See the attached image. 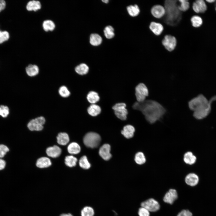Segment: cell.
Listing matches in <instances>:
<instances>
[{
  "mask_svg": "<svg viewBox=\"0 0 216 216\" xmlns=\"http://www.w3.org/2000/svg\"><path fill=\"white\" fill-rule=\"evenodd\" d=\"M46 120L43 116H40L31 120L27 124V127L31 131H40L43 128Z\"/></svg>",
  "mask_w": 216,
  "mask_h": 216,
  "instance_id": "cell-6",
  "label": "cell"
},
{
  "mask_svg": "<svg viewBox=\"0 0 216 216\" xmlns=\"http://www.w3.org/2000/svg\"><path fill=\"white\" fill-rule=\"evenodd\" d=\"M59 216H73V215L70 213L65 214L63 213L61 214Z\"/></svg>",
  "mask_w": 216,
  "mask_h": 216,
  "instance_id": "cell-44",
  "label": "cell"
},
{
  "mask_svg": "<svg viewBox=\"0 0 216 216\" xmlns=\"http://www.w3.org/2000/svg\"><path fill=\"white\" fill-rule=\"evenodd\" d=\"M179 4L178 8L179 10L182 12L187 11L190 8L189 0H178Z\"/></svg>",
  "mask_w": 216,
  "mask_h": 216,
  "instance_id": "cell-30",
  "label": "cell"
},
{
  "mask_svg": "<svg viewBox=\"0 0 216 216\" xmlns=\"http://www.w3.org/2000/svg\"><path fill=\"white\" fill-rule=\"evenodd\" d=\"M58 92L60 95L64 98H67L69 97L70 92L68 88L65 86H61L59 88Z\"/></svg>",
  "mask_w": 216,
  "mask_h": 216,
  "instance_id": "cell-35",
  "label": "cell"
},
{
  "mask_svg": "<svg viewBox=\"0 0 216 216\" xmlns=\"http://www.w3.org/2000/svg\"><path fill=\"white\" fill-rule=\"evenodd\" d=\"M94 211L93 209L90 206H85L81 212V216H93Z\"/></svg>",
  "mask_w": 216,
  "mask_h": 216,
  "instance_id": "cell-36",
  "label": "cell"
},
{
  "mask_svg": "<svg viewBox=\"0 0 216 216\" xmlns=\"http://www.w3.org/2000/svg\"><path fill=\"white\" fill-rule=\"evenodd\" d=\"M41 7L40 2L38 1L32 0L28 2L26 5V9L28 11H36Z\"/></svg>",
  "mask_w": 216,
  "mask_h": 216,
  "instance_id": "cell-20",
  "label": "cell"
},
{
  "mask_svg": "<svg viewBox=\"0 0 216 216\" xmlns=\"http://www.w3.org/2000/svg\"><path fill=\"white\" fill-rule=\"evenodd\" d=\"M196 158L191 152L185 153L183 156V160L185 163L189 165H192L195 163Z\"/></svg>",
  "mask_w": 216,
  "mask_h": 216,
  "instance_id": "cell-23",
  "label": "cell"
},
{
  "mask_svg": "<svg viewBox=\"0 0 216 216\" xmlns=\"http://www.w3.org/2000/svg\"><path fill=\"white\" fill-rule=\"evenodd\" d=\"M9 113L8 107L5 106H0V116L4 118L6 117Z\"/></svg>",
  "mask_w": 216,
  "mask_h": 216,
  "instance_id": "cell-38",
  "label": "cell"
},
{
  "mask_svg": "<svg viewBox=\"0 0 216 216\" xmlns=\"http://www.w3.org/2000/svg\"><path fill=\"white\" fill-rule=\"evenodd\" d=\"M102 38L98 34L93 33L91 34L90 37V43L94 46L100 45L102 43Z\"/></svg>",
  "mask_w": 216,
  "mask_h": 216,
  "instance_id": "cell-28",
  "label": "cell"
},
{
  "mask_svg": "<svg viewBox=\"0 0 216 216\" xmlns=\"http://www.w3.org/2000/svg\"><path fill=\"white\" fill-rule=\"evenodd\" d=\"M134 94L137 101L143 102L148 95V90L146 86L143 83L138 84L134 88Z\"/></svg>",
  "mask_w": 216,
  "mask_h": 216,
  "instance_id": "cell-5",
  "label": "cell"
},
{
  "mask_svg": "<svg viewBox=\"0 0 216 216\" xmlns=\"http://www.w3.org/2000/svg\"><path fill=\"white\" fill-rule=\"evenodd\" d=\"M101 111L100 106L97 104H90L87 109L88 115L92 117L98 116L101 113Z\"/></svg>",
  "mask_w": 216,
  "mask_h": 216,
  "instance_id": "cell-14",
  "label": "cell"
},
{
  "mask_svg": "<svg viewBox=\"0 0 216 216\" xmlns=\"http://www.w3.org/2000/svg\"><path fill=\"white\" fill-rule=\"evenodd\" d=\"M9 151L7 146L3 144L0 145V158L3 157Z\"/></svg>",
  "mask_w": 216,
  "mask_h": 216,
  "instance_id": "cell-39",
  "label": "cell"
},
{
  "mask_svg": "<svg viewBox=\"0 0 216 216\" xmlns=\"http://www.w3.org/2000/svg\"><path fill=\"white\" fill-rule=\"evenodd\" d=\"M152 15L156 19H160L164 16L165 14L164 7L160 5H155L153 6L151 10Z\"/></svg>",
  "mask_w": 216,
  "mask_h": 216,
  "instance_id": "cell-10",
  "label": "cell"
},
{
  "mask_svg": "<svg viewBox=\"0 0 216 216\" xmlns=\"http://www.w3.org/2000/svg\"><path fill=\"white\" fill-rule=\"evenodd\" d=\"M193 213L189 210H183L180 212L177 216H193Z\"/></svg>",
  "mask_w": 216,
  "mask_h": 216,
  "instance_id": "cell-41",
  "label": "cell"
},
{
  "mask_svg": "<svg viewBox=\"0 0 216 216\" xmlns=\"http://www.w3.org/2000/svg\"><path fill=\"white\" fill-rule=\"evenodd\" d=\"M26 71L28 76L30 77H34L38 74L39 69L38 67L36 65L29 64L26 67Z\"/></svg>",
  "mask_w": 216,
  "mask_h": 216,
  "instance_id": "cell-21",
  "label": "cell"
},
{
  "mask_svg": "<svg viewBox=\"0 0 216 216\" xmlns=\"http://www.w3.org/2000/svg\"><path fill=\"white\" fill-rule=\"evenodd\" d=\"M6 3L4 0H0V12L4 9L6 7Z\"/></svg>",
  "mask_w": 216,
  "mask_h": 216,
  "instance_id": "cell-42",
  "label": "cell"
},
{
  "mask_svg": "<svg viewBox=\"0 0 216 216\" xmlns=\"http://www.w3.org/2000/svg\"><path fill=\"white\" fill-rule=\"evenodd\" d=\"M215 9H216V8H215Z\"/></svg>",
  "mask_w": 216,
  "mask_h": 216,
  "instance_id": "cell-47",
  "label": "cell"
},
{
  "mask_svg": "<svg viewBox=\"0 0 216 216\" xmlns=\"http://www.w3.org/2000/svg\"><path fill=\"white\" fill-rule=\"evenodd\" d=\"M135 129L134 127L130 124L124 126L123 129L121 131L122 134L126 138H132L134 134Z\"/></svg>",
  "mask_w": 216,
  "mask_h": 216,
  "instance_id": "cell-17",
  "label": "cell"
},
{
  "mask_svg": "<svg viewBox=\"0 0 216 216\" xmlns=\"http://www.w3.org/2000/svg\"><path fill=\"white\" fill-rule=\"evenodd\" d=\"M149 28L151 31L157 36L160 35L164 29L163 26L161 24L154 22H151Z\"/></svg>",
  "mask_w": 216,
  "mask_h": 216,
  "instance_id": "cell-18",
  "label": "cell"
},
{
  "mask_svg": "<svg viewBox=\"0 0 216 216\" xmlns=\"http://www.w3.org/2000/svg\"><path fill=\"white\" fill-rule=\"evenodd\" d=\"M185 181L187 185L191 187H195L199 183V178L196 174L191 173H189L186 176Z\"/></svg>",
  "mask_w": 216,
  "mask_h": 216,
  "instance_id": "cell-13",
  "label": "cell"
},
{
  "mask_svg": "<svg viewBox=\"0 0 216 216\" xmlns=\"http://www.w3.org/2000/svg\"><path fill=\"white\" fill-rule=\"evenodd\" d=\"M86 98L90 104H97L100 101V97L97 92L91 91L87 93Z\"/></svg>",
  "mask_w": 216,
  "mask_h": 216,
  "instance_id": "cell-15",
  "label": "cell"
},
{
  "mask_svg": "<svg viewBox=\"0 0 216 216\" xmlns=\"http://www.w3.org/2000/svg\"><path fill=\"white\" fill-rule=\"evenodd\" d=\"M67 149L69 153L71 154H76L80 152L81 148L77 143L72 142L68 146Z\"/></svg>",
  "mask_w": 216,
  "mask_h": 216,
  "instance_id": "cell-27",
  "label": "cell"
},
{
  "mask_svg": "<svg viewBox=\"0 0 216 216\" xmlns=\"http://www.w3.org/2000/svg\"><path fill=\"white\" fill-rule=\"evenodd\" d=\"M206 1L207 2L210 3H212L215 1L214 0H206Z\"/></svg>",
  "mask_w": 216,
  "mask_h": 216,
  "instance_id": "cell-45",
  "label": "cell"
},
{
  "mask_svg": "<svg viewBox=\"0 0 216 216\" xmlns=\"http://www.w3.org/2000/svg\"><path fill=\"white\" fill-rule=\"evenodd\" d=\"M176 190L174 189H170L166 193L163 198L164 201L166 203L172 204L178 198Z\"/></svg>",
  "mask_w": 216,
  "mask_h": 216,
  "instance_id": "cell-12",
  "label": "cell"
},
{
  "mask_svg": "<svg viewBox=\"0 0 216 216\" xmlns=\"http://www.w3.org/2000/svg\"><path fill=\"white\" fill-rule=\"evenodd\" d=\"M74 69L76 73L81 76L86 75L89 71L88 66L84 63H81L77 65L75 67Z\"/></svg>",
  "mask_w": 216,
  "mask_h": 216,
  "instance_id": "cell-19",
  "label": "cell"
},
{
  "mask_svg": "<svg viewBox=\"0 0 216 216\" xmlns=\"http://www.w3.org/2000/svg\"><path fill=\"white\" fill-rule=\"evenodd\" d=\"M134 160L136 163L139 165L143 164L146 161L145 156L142 152H138L136 154Z\"/></svg>",
  "mask_w": 216,
  "mask_h": 216,
  "instance_id": "cell-32",
  "label": "cell"
},
{
  "mask_svg": "<svg viewBox=\"0 0 216 216\" xmlns=\"http://www.w3.org/2000/svg\"><path fill=\"white\" fill-rule=\"evenodd\" d=\"M131 107L134 110L141 112L151 124L160 120L166 112L165 109L160 104L152 100H145L141 102L136 101Z\"/></svg>",
  "mask_w": 216,
  "mask_h": 216,
  "instance_id": "cell-1",
  "label": "cell"
},
{
  "mask_svg": "<svg viewBox=\"0 0 216 216\" xmlns=\"http://www.w3.org/2000/svg\"><path fill=\"white\" fill-rule=\"evenodd\" d=\"M162 43L167 50L171 52L175 49L176 46L177 40L174 36L170 35H166L164 37Z\"/></svg>",
  "mask_w": 216,
  "mask_h": 216,
  "instance_id": "cell-7",
  "label": "cell"
},
{
  "mask_svg": "<svg viewBox=\"0 0 216 216\" xmlns=\"http://www.w3.org/2000/svg\"><path fill=\"white\" fill-rule=\"evenodd\" d=\"M207 7L203 0H197L193 1L192 8L196 14L204 13L206 10Z\"/></svg>",
  "mask_w": 216,
  "mask_h": 216,
  "instance_id": "cell-9",
  "label": "cell"
},
{
  "mask_svg": "<svg viewBox=\"0 0 216 216\" xmlns=\"http://www.w3.org/2000/svg\"><path fill=\"white\" fill-rule=\"evenodd\" d=\"M139 216H149V212L146 208L141 207L140 208L138 211Z\"/></svg>",
  "mask_w": 216,
  "mask_h": 216,
  "instance_id": "cell-40",
  "label": "cell"
},
{
  "mask_svg": "<svg viewBox=\"0 0 216 216\" xmlns=\"http://www.w3.org/2000/svg\"><path fill=\"white\" fill-rule=\"evenodd\" d=\"M141 207H144L149 212H156L160 209V205L159 203L153 198L149 199L142 202L141 204Z\"/></svg>",
  "mask_w": 216,
  "mask_h": 216,
  "instance_id": "cell-8",
  "label": "cell"
},
{
  "mask_svg": "<svg viewBox=\"0 0 216 216\" xmlns=\"http://www.w3.org/2000/svg\"><path fill=\"white\" fill-rule=\"evenodd\" d=\"M114 114L118 119L125 121L127 118L128 112L127 108V104L124 103H118L112 107Z\"/></svg>",
  "mask_w": 216,
  "mask_h": 216,
  "instance_id": "cell-4",
  "label": "cell"
},
{
  "mask_svg": "<svg viewBox=\"0 0 216 216\" xmlns=\"http://www.w3.org/2000/svg\"><path fill=\"white\" fill-rule=\"evenodd\" d=\"M102 1L103 2H104L105 3H107L109 2V1L108 0H102Z\"/></svg>",
  "mask_w": 216,
  "mask_h": 216,
  "instance_id": "cell-46",
  "label": "cell"
},
{
  "mask_svg": "<svg viewBox=\"0 0 216 216\" xmlns=\"http://www.w3.org/2000/svg\"><path fill=\"white\" fill-rule=\"evenodd\" d=\"M215 100L216 96L213 97L208 100L204 96L200 94L189 102L188 106L190 109L194 112L204 110L211 106L212 102Z\"/></svg>",
  "mask_w": 216,
  "mask_h": 216,
  "instance_id": "cell-2",
  "label": "cell"
},
{
  "mask_svg": "<svg viewBox=\"0 0 216 216\" xmlns=\"http://www.w3.org/2000/svg\"><path fill=\"white\" fill-rule=\"evenodd\" d=\"M57 143L61 145H65L69 141V138L68 135L65 133H60L57 136Z\"/></svg>",
  "mask_w": 216,
  "mask_h": 216,
  "instance_id": "cell-25",
  "label": "cell"
},
{
  "mask_svg": "<svg viewBox=\"0 0 216 216\" xmlns=\"http://www.w3.org/2000/svg\"><path fill=\"white\" fill-rule=\"evenodd\" d=\"M50 159L46 157H42L39 158L37 160L36 166L40 168L47 167L51 165Z\"/></svg>",
  "mask_w": 216,
  "mask_h": 216,
  "instance_id": "cell-22",
  "label": "cell"
},
{
  "mask_svg": "<svg viewBox=\"0 0 216 216\" xmlns=\"http://www.w3.org/2000/svg\"><path fill=\"white\" fill-rule=\"evenodd\" d=\"M101 140L100 136L99 134L95 132H90L85 135L83 142L86 146L94 148L98 147Z\"/></svg>",
  "mask_w": 216,
  "mask_h": 216,
  "instance_id": "cell-3",
  "label": "cell"
},
{
  "mask_svg": "<svg viewBox=\"0 0 216 216\" xmlns=\"http://www.w3.org/2000/svg\"><path fill=\"white\" fill-rule=\"evenodd\" d=\"M42 26L44 30L46 32L53 31L56 27L54 22L50 20L44 21L42 23Z\"/></svg>",
  "mask_w": 216,
  "mask_h": 216,
  "instance_id": "cell-26",
  "label": "cell"
},
{
  "mask_svg": "<svg viewBox=\"0 0 216 216\" xmlns=\"http://www.w3.org/2000/svg\"><path fill=\"white\" fill-rule=\"evenodd\" d=\"M127 10L129 15L133 17L137 16L140 12L139 6L136 4L128 6L127 7Z\"/></svg>",
  "mask_w": 216,
  "mask_h": 216,
  "instance_id": "cell-24",
  "label": "cell"
},
{
  "mask_svg": "<svg viewBox=\"0 0 216 216\" xmlns=\"http://www.w3.org/2000/svg\"><path fill=\"white\" fill-rule=\"evenodd\" d=\"M79 164L82 168L84 169H88L91 167V164L86 156L81 158L79 161Z\"/></svg>",
  "mask_w": 216,
  "mask_h": 216,
  "instance_id": "cell-34",
  "label": "cell"
},
{
  "mask_svg": "<svg viewBox=\"0 0 216 216\" xmlns=\"http://www.w3.org/2000/svg\"><path fill=\"white\" fill-rule=\"evenodd\" d=\"M62 152L61 148L57 146L48 148L46 150V152L48 156L52 158H56L59 156Z\"/></svg>",
  "mask_w": 216,
  "mask_h": 216,
  "instance_id": "cell-16",
  "label": "cell"
},
{
  "mask_svg": "<svg viewBox=\"0 0 216 216\" xmlns=\"http://www.w3.org/2000/svg\"><path fill=\"white\" fill-rule=\"evenodd\" d=\"M6 162L2 159L0 158V170L3 169L5 167Z\"/></svg>",
  "mask_w": 216,
  "mask_h": 216,
  "instance_id": "cell-43",
  "label": "cell"
},
{
  "mask_svg": "<svg viewBox=\"0 0 216 216\" xmlns=\"http://www.w3.org/2000/svg\"><path fill=\"white\" fill-rule=\"evenodd\" d=\"M192 25L195 28H198L202 24V20L201 17L198 15L193 16L190 19Z\"/></svg>",
  "mask_w": 216,
  "mask_h": 216,
  "instance_id": "cell-29",
  "label": "cell"
},
{
  "mask_svg": "<svg viewBox=\"0 0 216 216\" xmlns=\"http://www.w3.org/2000/svg\"><path fill=\"white\" fill-rule=\"evenodd\" d=\"M9 38L10 34L8 31H2L0 33V44L7 41Z\"/></svg>",
  "mask_w": 216,
  "mask_h": 216,
  "instance_id": "cell-37",
  "label": "cell"
},
{
  "mask_svg": "<svg viewBox=\"0 0 216 216\" xmlns=\"http://www.w3.org/2000/svg\"><path fill=\"white\" fill-rule=\"evenodd\" d=\"M77 161V158L72 155L66 156L65 158V164L67 166L71 167L76 165Z\"/></svg>",
  "mask_w": 216,
  "mask_h": 216,
  "instance_id": "cell-31",
  "label": "cell"
},
{
  "mask_svg": "<svg viewBox=\"0 0 216 216\" xmlns=\"http://www.w3.org/2000/svg\"><path fill=\"white\" fill-rule=\"evenodd\" d=\"M110 146L109 144H104L99 149V153L100 156L104 160H109L112 157L110 153Z\"/></svg>",
  "mask_w": 216,
  "mask_h": 216,
  "instance_id": "cell-11",
  "label": "cell"
},
{
  "mask_svg": "<svg viewBox=\"0 0 216 216\" xmlns=\"http://www.w3.org/2000/svg\"><path fill=\"white\" fill-rule=\"evenodd\" d=\"M104 32L105 37L107 39L112 38L115 35L114 29L110 26H106L104 30Z\"/></svg>",
  "mask_w": 216,
  "mask_h": 216,
  "instance_id": "cell-33",
  "label": "cell"
}]
</instances>
